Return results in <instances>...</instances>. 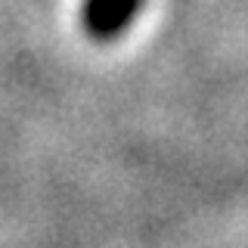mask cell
I'll use <instances>...</instances> for the list:
<instances>
[{"label":"cell","mask_w":248,"mask_h":248,"mask_svg":"<svg viewBox=\"0 0 248 248\" xmlns=\"http://www.w3.org/2000/svg\"><path fill=\"white\" fill-rule=\"evenodd\" d=\"M140 6H143V0H87L84 3V25L93 37L112 41L130 28Z\"/></svg>","instance_id":"obj_1"}]
</instances>
